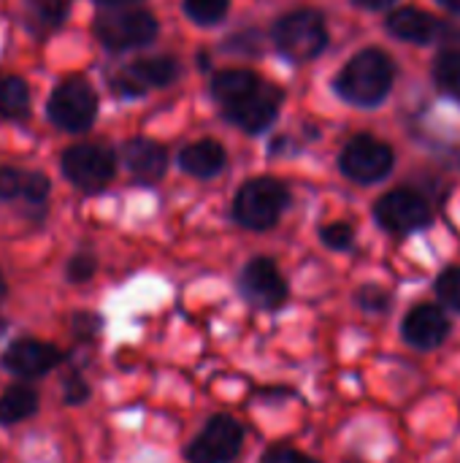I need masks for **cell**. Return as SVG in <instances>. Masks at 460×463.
<instances>
[{
    "label": "cell",
    "instance_id": "6da1fadb",
    "mask_svg": "<svg viewBox=\"0 0 460 463\" xmlns=\"http://www.w3.org/2000/svg\"><path fill=\"white\" fill-rule=\"evenodd\" d=\"M396 81V62L382 49H363L344 62L339 76L333 79V90L342 100L374 109L380 106Z\"/></svg>",
    "mask_w": 460,
    "mask_h": 463
},
{
    "label": "cell",
    "instance_id": "7a4b0ae2",
    "mask_svg": "<svg viewBox=\"0 0 460 463\" xmlns=\"http://www.w3.org/2000/svg\"><path fill=\"white\" fill-rule=\"evenodd\" d=\"M92 33L106 52L122 54L149 46L160 35V22L152 11L136 5L103 8L92 22Z\"/></svg>",
    "mask_w": 460,
    "mask_h": 463
},
{
    "label": "cell",
    "instance_id": "3957f363",
    "mask_svg": "<svg viewBox=\"0 0 460 463\" xmlns=\"http://www.w3.org/2000/svg\"><path fill=\"white\" fill-rule=\"evenodd\" d=\"M98 92L95 87L84 79V76H68L62 81H57L46 98V119L70 136L87 133L95 119H98Z\"/></svg>",
    "mask_w": 460,
    "mask_h": 463
},
{
    "label": "cell",
    "instance_id": "277c9868",
    "mask_svg": "<svg viewBox=\"0 0 460 463\" xmlns=\"http://www.w3.org/2000/svg\"><path fill=\"white\" fill-rule=\"evenodd\" d=\"M274 43L290 62H309L328 49V24L317 8H296L277 19Z\"/></svg>",
    "mask_w": 460,
    "mask_h": 463
},
{
    "label": "cell",
    "instance_id": "5b68a950",
    "mask_svg": "<svg viewBox=\"0 0 460 463\" xmlns=\"http://www.w3.org/2000/svg\"><path fill=\"white\" fill-rule=\"evenodd\" d=\"M60 174L84 195L103 193L117 176V152L106 144L81 141L60 155Z\"/></svg>",
    "mask_w": 460,
    "mask_h": 463
},
{
    "label": "cell",
    "instance_id": "8992f818",
    "mask_svg": "<svg viewBox=\"0 0 460 463\" xmlns=\"http://www.w3.org/2000/svg\"><path fill=\"white\" fill-rule=\"evenodd\" d=\"M287 203L290 193L279 179H249L239 187L233 198V220L247 231H268L282 220Z\"/></svg>",
    "mask_w": 460,
    "mask_h": 463
},
{
    "label": "cell",
    "instance_id": "52a82bcc",
    "mask_svg": "<svg viewBox=\"0 0 460 463\" xmlns=\"http://www.w3.org/2000/svg\"><path fill=\"white\" fill-rule=\"evenodd\" d=\"M182 73V65L176 57L157 54V57H138L133 62L119 65L108 73V90L117 98H144L152 90H163L174 84Z\"/></svg>",
    "mask_w": 460,
    "mask_h": 463
},
{
    "label": "cell",
    "instance_id": "ba28073f",
    "mask_svg": "<svg viewBox=\"0 0 460 463\" xmlns=\"http://www.w3.org/2000/svg\"><path fill=\"white\" fill-rule=\"evenodd\" d=\"M396 165V152L390 144L374 138V136H355L344 144L339 155V168L347 179L358 184H374L382 182Z\"/></svg>",
    "mask_w": 460,
    "mask_h": 463
},
{
    "label": "cell",
    "instance_id": "9c48e42d",
    "mask_svg": "<svg viewBox=\"0 0 460 463\" xmlns=\"http://www.w3.org/2000/svg\"><path fill=\"white\" fill-rule=\"evenodd\" d=\"M374 217L388 233H396V236H409L434 222L431 203L418 190H409V187H396L385 193L374 203Z\"/></svg>",
    "mask_w": 460,
    "mask_h": 463
},
{
    "label": "cell",
    "instance_id": "30bf717a",
    "mask_svg": "<svg viewBox=\"0 0 460 463\" xmlns=\"http://www.w3.org/2000/svg\"><path fill=\"white\" fill-rule=\"evenodd\" d=\"M244 429L230 415H214L203 426V431L190 442L187 461L190 463H233L241 456Z\"/></svg>",
    "mask_w": 460,
    "mask_h": 463
},
{
    "label": "cell",
    "instance_id": "8fae6325",
    "mask_svg": "<svg viewBox=\"0 0 460 463\" xmlns=\"http://www.w3.org/2000/svg\"><path fill=\"white\" fill-rule=\"evenodd\" d=\"M239 293L255 309L274 312L287 304L290 288L271 258H252L239 274Z\"/></svg>",
    "mask_w": 460,
    "mask_h": 463
},
{
    "label": "cell",
    "instance_id": "7c38bea8",
    "mask_svg": "<svg viewBox=\"0 0 460 463\" xmlns=\"http://www.w3.org/2000/svg\"><path fill=\"white\" fill-rule=\"evenodd\" d=\"M119 157L136 184H157L168 171V149L146 136L127 138L119 149Z\"/></svg>",
    "mask_w": 460,
    "mask_h": 463
},
{
    "label": "cell",
    "instance_id": "4fadbf2b",
    "mask_svg": "<svg viewBox=\"0 0 460 463\" xmlns=\"http://www.w3.org/2000/svg\"><path fill=\"white\" fill-rule=\"evenodd\" d=\"M279 103H282V92L277 87L263 84L258 92H252L249 98H244L241 103H236L233 109H225V119L236 128H241L249 136H258L263 130H268L277 117H279Z\"/></svg>",
    "mask_w": 460,
    "mask_h": 463
},
{
    "label": "cell",
    "instance_id": "5bb4252c",
    "mask_svg": "<svg viewBox=\"0 0 460 463\" xmlns=\"http://www.w3.org/2000/svg\"><path fill=\"white\" fill-rule=\"evenodd\" d=\"M401 334H404L409 347L428 353V350H437V347H442L447 342L450 317L437 304H418L415 309L407 312Z\"/></svg>",
    "mask_w": 460,
    "mask_h": 463
},
{
    "label": "cell",
    "instance_id": "9a60e30c",
    "mask_svg": "<svg viewBox=\"0 0 460 463\" xmlns=\"http://www.w3.org/2000/svg\"><path fill=\"white\" fill-rule=\"evenodd\" d=\"M60 361H62V353L54 345L38 342V339H19L3 353V369L24 380L49 374Z\"/></svg>",
    "mask_w": 460,
    "mask_h": 463
},
{
    "label": "cell",
    "instance_id": "2e32d148",
    "mask_svg": "<svg viewBox=\"0 0 460 463\" xmlns=\"http://www.w3.org/2000/svg\"><path fill=\"white\" fill-rule=\"evenodd\" d=\"M385 27L390 35H396L399 41H407V43H418V46H428L434 41H439L447 27L442 19L431 16L428 11H420V8H396L388 19H385Z\"/></svg>",
    "mask_w": 460,
    "mask_h": 463
},
{
    "label": "cell",
    "instance_id": "e0dca14e",
    "mask_svg": "<svg viewBox=\"0 0 460 463\" xmlns=\"http://www.w3.org/2000/svg\"><path fill=\"white\" fill-rule=\"evenodd\" d=\"M68 14L70 0H19V22L38 41L54 35L68 22Z\"/></svg>",
    "mask_w": 460,
    "mask_h": 463
},
{
    "label": "cell",
    "instance_id": "ac0fdd59",
    "mask_svg": "<svg viewBox=\"0 0 460 463\" xmlns=\"http://www.w3.org/2000/svg\"><path fill=\"white\" fill-rule=\"evenodd\" d=\"M176 163H179V168H182L184 174H190V176H195V179H214V176L225 168L228 152H225L222 144H217V141H211V138H201V141L187 144V146L179 152Z\"/></svg>",
    "mask_w": 460,
    "mask_h": 463
},
{
    "label": "cell",
    "instance_id": "d6986e66",
    "mask_svg": "<svg viewBox=\"0 0 460 463\" xmlns=\"http://www.w3.org/2000/svg\"><path fill=\"white\" fill-rule=\"evenodd\" d=\"M263 87L260 76L244 68H228L211 76V98L217 100V106L233 109L236 103H241L244 98H249L252 92H258Z\"/></svg>",
    "mask_w": 460,
    "mask_h": 463
},
{
    "label": "cell",
    "instance_id": "ffe728a7",
    "mask_svg": "<svg viewBox=\"0 0 460 463\" xmlns=\"http://www.w3.org/2000/svg\"><path fill=\"white\" fill-rule=\"evenodd\" d=\"M33 114V92L30 84L19 73L0 71V119L3 122H24Z\"/></svg>",
    "mask_w": 460,
    "mask_h": 463
},
{
    "label": "cell",
    "instance_id": "44dd1931",
    "mask_svg": "<svg viewBox=\"0 0 460 463\" xmlns=\"http://www.w3.org/2000/svg\"><path fill=\"white\" fill-rule=\"evenodd\" d=\"M38 412V393L27 385H11L0 396V426H14Z\"/></svg>",
    "mask_w": 460,
    "mask_h": 463
},
{
    "label": "cell",
    "instance_id": "7402d4cb",
    "mask_svg": "<svg viewBox=\"0 0 460 463\" xmlns=\"http://www.w3.org/2000/svg\"><path fill=\"white\" fill-rule=\"evenodd\" d=\"M431 73L442 92L460 100V49H447V52L437 54Z\"/></svg>",
    "mask_w": 460,
    "mask_h": 463
},
{
    "label": "cell",
    "instance_id": "603a6c76",
    "mask_svg": "<svg viewBox=\"0 0 460 463\" xmlns=\"http://www.w3.org/2000/svg\"><path fill=\"white\" fill-rule=\"evenodd\" d=\"M30 174L33 171L19 165H0V203H24L30 190Z\"/></svg>",
    "mask_w": 460,
    "mask_h": 463
},
{
    "label": "cell",
    "instance_id": "cb8c5ba5",
    "mask_svg": "<svg viewBox=\"0 0 460 463\" xmlns=\"http://www.w3.org/2000/svg\"><path fill=\"white\" fill-rule=\"evenodd\" d=\"M230 11V0H184V14L201 24V27H214L220 24Z\"/></svg>",
    "mask_w": 460,
    "mask_h": 463
},
{
    "label": "cell",
    "instance_id": "d4e9b609",
    "mask_svg": "<svg viewBox=\"0 0 460 463\" xmlns=\"http://www.w3.org/2000/svg\"><path fill=\"white\" fill-rule=\"evenodd\" d=\"M95 271H98V258H95L92 252H87V250L73 252V255L68 258V263H65V277H68V282H73V285L89 282V279L95 277Z\"/></svg>",
    "mask_w": 460,
    "mask_h": 463
},
{
    "label": "cell",
    "instance_id": "484cf974",
    "mask_svg": "<svg viewBox=\"0 0 460 463\" xmlns=\"http://www.w3.org/2000/svg\"><path fill=\"white\" fill-rule=\"evenodd\" d=\"M434 288H437L439 301H442L447 309H453V312H458L460 315V266H453V269L442 271Z\"/></svg>",
    "mask_w": 460,
    "mask_h": 463
},
{
    "label": "cell",
    "instance_id": "4316f807",
    "mask_svg": "<svg viewBox=\"0 0 460 463\" xmlns=\"http://www.w3.org/2000/svg\"><path fill=\"white\" fill-rule=\"evenodd\" d=\"M320 239L328 250L344 252L355 244V228L350 222H331L320 228Z\"/></svg>",
    "mask_w": 460,
    "mask_h": 463
},
{
    "label": "cell",
    "instance_id": "83f0119b",
    "mask_svg": "<svg viewBox=\"0 0 460 463\" xmlns=\"http://www.w3.org/2000/svg\"><path fill=\"white\" fill-rule=\"evenodd\" d=\"M390 304H393L390 293H388L385 288H380V285H366V288L358 290V307L366 309V312H371V315L388 312Z\"/></svg>",
    "mask_w": 460,
    "mask_h": 463
},
{
    "label": "cell",
    "instance_id": "f1b7e54d",
    "mask_svg": "<svg viewBox=\"0 0 460 463\" xmlns=\"http://www.w3.org/2000/svg\"><path fill=\"white\" fill-rule=\"evenodd\" d=\"M260 463H317L312 456L290 448V445H274L263 453V461Z\"/></svg>",
    "mask_w": 460,
    "mask_h": 463
},
{
    "label": "cell",
    "instance_id": "f546056e",
    "mask_svg": "<svg viewBox=\"0 0 460 463\" xmlns=\"http://www.w3.org/2000/svg\"><path fill=\"white\" fill-rule=\"evenodd\" d=\"M62 396H65V404H81V402H87V396H89V385H87L79 374H73V377L65 380Z\"/></svg>",
    "mask_w": 460,
    "mask_h": 463
},
{
    "label": "cell",
    "instance_id": "4dcf8cb0",
    "mask_svg": "<svg viewBox=\"0 0 460 463\" xmlns=\"http://www.w3.org/2000/svg\"><path fill=\"white\" fill-rule=\"evenodd\" d=\"M73 328H76V334H79L81 339H89V336H95V331L100 328V317H98V315H89V312H81V315L73 317Z\"/></svg>",
    "mask_w": 460,
    "mask_h": 463
},
{
    "label": "cell",
    "instance_id": "1f68e13d",
    "mask_svg": "<svg viewBox=\"0 0 460 463\" xmlns=\"http://www.w3.org/2000/svg\"><path fill=\"white\" fill-rule=\"evenodd\" d=\"M361 8H369V11H382V8H390L396 0H355Z\"/></svg>",
    "mask_w": 460,
    "mask_h": 463
},
{
    "label": "cell",
    "instance_id": "d6a6232c",
    "mask_svg": "<svg viewBox=\"0 0 460 463\" xmlns=\"http://www.w3.org/2000/svg\"><path fill=\"white\" fill-rule=\"evenodd\" d=\"M100 8H130V5H138L141 0H95Z\"/></svg>",
    "mask_w": 460,
    "mask_h": 463
},
{
    "label": "cell",
    "instance_id": "836d02e7",
    "mask_svg": "<svg viewBox=\"0 0 460 463\" xmlns=\"http://www.w3.org/2000/svg\"><path fill=\"white\" fill-rule=\"evenodd\" d=\"M445 8H450V11H455V14H460V0H439Z\"/></svg>",
    "mask_w": 460,
    "mask_h": 463
},
{
    "label": "cell",
    "instance_id": "e575fe53",
    "mask_svg": "<svg viewBox=\"0 0 460 463\" xmlns=\"http://www.w3.org/2000/svg\"><path fill=\"white\" fill-rule=\"evenodd\" d=\"M5 293H8V285H5V277L0 274V301L5 298Z\"/></svg>",
    "mask_w": 460,
    "mask_h": 463
},
{
    "label": "cell",
    "instance_id": "d590c367",
    "mask_svg": "<svg viewBox=\"0 0 460 463\" xmlns=\"http://www.w3.org/2000/svg\"><path fill=\"white\" fill-rule=\"evenodd\" d=\"M5 328H8V323H5V320H3V317H0V336H3V334H5Z\"/></svg>",
    "mask_w": 460,
    "mask_h": 463
}]
</instances>
